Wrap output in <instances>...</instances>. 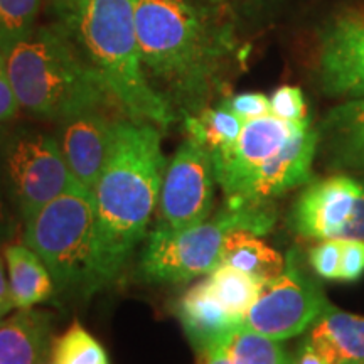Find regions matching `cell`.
I'll use <instances>...</instances> for the list:
<instances>
[{"label":"cell","mask_w":364,"mask_h":364,"mask_svg":"<svg viewBox=\"0 0 364 364\" xmlns=\"http://www.w3.org/2000/svg\"><path fill=\"white\" fill-rule=\"evenodd\" d=\"M166 171L167 161L157 127L118 118L110 152L95 189L103 289L124 272L136 245L147 236Z\"/></svg>","instance_id":"obj_2"},{"label":"cell","mask_w":364,"mask_h":364,"mask_svg":"<svg viewBox=\"0 0 364 364\" xmlns=\"http://www.w3.org/2000/svg\"><path fill=\"white\" fill-rule=\"evenodd\" d=\"M307 124H311V118L287 122L268 113L245 122L243 130L233 145L211 152L216 182L221 186L226 201L238 198L255 172L284 149Z\"/></svg>","instance_id":"obj_11"},{"label":"cell","mask_w":364,"mask_h":364,"mask_svg":"<svg viewBox=\"0 0 364 364\" xmlns=\"http://www.w3.org/2000/svg\"><path fill=\"white\" fill-rule=\"evenodd\" d=\"M24 225V245L51 273L54 292L88 299L103 289L93 194L75 184Z\"/></svg>","instance_id":"obj_5"},{"label":"cell","mask_w":364,"mask_h":364,"mask_svg":"<svg viewBox=\"0 0 364 364\" xmlns=\"http://www.w3.org/2000/svg\"><path fill=\"white\" fill-rule=\"evenodd\" d=\"M275 225V213L263 206L225 204L211 220L181 231L154 228L139 263V275L147 282H188L209 275L221 265L228 235L250 231L267 235Z\"/></svg>","instance_id":"obj_6"},{"label":"cell","mask_w":364,"mask_h":364,"mask_svg":"<svg viewBox=\"0 0 364 364\" xmlns=\"http://www.w3.org/2000/svg\"><path fill=\"white\" fill-rule=\"evenodd\" d=\"M206 2H213V4H216V2H221V0H206Z\"/></svg>","instance_id":"obj_35"},{"label":"cell","mask_w":364,"mask_h":364,"mask_svg":"<svg viewBox=\"0 0 364 364\" xmlns=\"http://www.w3.org/2000/svg\"><path fill=\"white\" fill-rule=\"evenodd\" d=\"M343 241L324 240L309 252V262L318 277L326 280H339Z\"/></svg>","instance_id":"obj_26"},{"label":"cell","mask_w":364,"mask_h":364,"mask_svg":"<svg viewBox=\"0 0 364 364\" xmlns=\"http://www.w3.org/2000/svg\"><path fill=\"white\" fill-rule=\"evenodd\" d=\"M364 275V241H343V257H341L339 280L356 282Z\"/></svg>","instance_id":"obj_29"},{"label":"cell","mask_w":364,"mask_h":364,"mask_svg":"<svg viewBox=\"0 0 364 364\" xmlns=\"http://www.w3.org/2000/svg\"><path fill=\"white\" fill-rule=\"evenodd\" d=\"M150 86L176 115H198L223 86L236 39L225 17L196 0H134Z\"/></svg>","instance_id":"obj_1"},{"label":"cell","mask_w":364,"mask_h":364,"mask_svg":"<svg viewBox=\"0 0 364 364\" xmlns=\"http://www.w3.org/2000/svg\"><path fill=\"white\" fill-rule=\"evenodd\" d=\"M318 136L329 166L341 171H364V97L351 98L327 113Z\"/></svg>","instance_id":"obj_15"},{"label":"cell","mask_w":364,"mask_h":364,"mask_svg":"<svg viewBox=\"0 0 364 364\" xmlns=\"http://www.w3.org/2000/svg\"><path fill=\"white\" fill-rule=\"evenodd\" d=\"M321 142L318 130L311 124L295 134L284 149L267 161L247 182L230 206H263L287 191L312 181V164Z\"/></svg>","instance_id":"obj_13"},{"label":"cell","mask_w":364,"mask_h":364,"mask_svg":"<svg viewBox=\"0 0 364 364\" xmlns=\"http://www.w3.org/2000/svg\"><path fill=\"white\" fill-rule=\"evenodd\" d=\"M221 107L235 113L243 122L268 115L270 112V98L263 93H241L223 100Z\"/></svg>","instance_id":"obj_28"},{"label":"cell","mask_w":364,"mask_h":364,"mask_svg":"<svg viewBox=\"0 0 364 364\" xmlns=\"http://www.w3.org/2000/svg\"><path fill=\"white\" fill-rule=\"evenodd\" d=\"M270 112L272 115L287 122H300L309 118L306 100L297 86H280L270 98Z\"/></svg>","instance_id":"obj_27"},{"label":"cell","mask_w":364,"mask_h":364,"mask_svg":"<svg viewBox=\"0 0 364 364\" xmlns=\"http://www.w3.org/2000/svg\"><path fill=\"white\" fill-rule=\"evenodd\" d=\"M11 309H14L11 287H9L6 275H4V265L2 260H0V317L6 316L7 312H11Z\"/></svg>","instance_id":"obj_33"},{"label":"cell","mask_w":364,"mask_h":364,"mask_svg":"<svg viewBox=\"0 0 364 364\" xmlns=\"http://www.w3.org/2000/svg\"><path fill=\"white\" fill-rule=\"evenodd\" d=\"M75 41L127 118L169 129L176 112L145 76L134 0H83Z\"/></svg>","instance_id":"obj_4"},{"label":"cell","mask_w":364,"mask_h":364,"mask_svg":"<svg viewBox=\"0 0 364 364\" xmlns=\"http://www.w3.org/2000/svg\"><path fill=\"white\" fill-rule=\"evenodd\" d=\"M177 317L191 344L194 346L196 353L203 351L233 327L243 324V322H236L225 311L220 300L209 289L208 279L191 287L179 299Z\"/></svg>","instance_id":"obj_18"},{"label":"cell","mask_w":364,"mask_h":364,"mask_svg":"<svg viewBox=\"0 0 364 364\" xmlns=\"http://www.w3.org/2000/svg\"><path fill=\"white\" fill-rule=\"evenodd\" d=\"M14 307L31 309L53 297L54 282L43 260L27 245L6 248Z\"/></svg>","instance_id":"obj_19"},{"label":"cell","mask_w":364,"mask_h":364,"mask_svg":"<svg viewBox=\"0 0 364 364\" xmlns=\"http://www.w3.org/2000/svg\"><path fill=\"white\" fill-rule=\"evenodd\" d=\"M317 81L327 97H364V12L336 17L317 54Z\"/></svg>","instance_id":"obj_12"},{"label":"cell","mask_w":364,"mask_h":364,"mask_svg":"<svg viewBox=\"0 0 364 364\" xmlns=\"http://www.w3.org/2000/svg\"><path fill=\"white\" fill-rule=\"evenodd\" d=\"M289 223L307 240L364 241V179L334 174L311 181L295 201Z\"/></svg>","instance_id":"obj_8"},{"label":"cell","mask_w":364,"mask_h":364,"mask_svg":"<svg viewBox=\"0 0 364 364\" xmlns=\"http://www.w3.org/2000/svg\"><path fill=\"white\" fill-rule=\"evenodd\" d=\"M12 235V223L6 211V204H4L2 194H0V241L11 238Z\"/></svg>","instance_id":"obj_34"},{"label":"cell","mask_w":364,"mask_h":364,"mask_svg":"<svg viewBox=\"0 0 364 364\" xmlns=\"http://www.w3.org/2000/svg\"><path fill=\"white\" fill-rule=\"evenodd\" d=\"M41 0H0V49L4 53L34 31Z\"/></svg>","instance_id":"obj_25"},{"label":"cell","mask_w":364,"mask_h":364,"mask_svg":"<svg viewBox=\"0 0 364 364\" xmlns=\"http://www.w3.org/2000/svg\"><path fill=\"white\" fill-rule=\"evenodd\" d=\"M231 364H290V356L280 341L258 334L238 324L218 339Z\"/></svg>","instance_id":"obj_22"},{"label":"cell","mask_w":364,"mask_h":364,"mask_svg":"<svg viewBox=\"0 0 364 364\" xmlns=\"http://www.w3.org/2000/svg\"><path fill=\"white\" fill-rule=\"evenodd\" d=\"M215 184L211 152L196 140L188 139L167 164L156 228L181 231L206 221L215 201Z\"/></svg>","instance_id":"obj_10"},{"label":"cell","mask_w":364,"mask_h":364,"mask_svg":"<svg viewBox=\"0 0 364 364\" xmlns=\"http://www.w3.org/2000/svg\"><path fill=\"white\" fill-rule=\"evenodd\" d=\"M51 314L19 309L0 322V364H48Z\"/></svg>","instance_id":"obj_17"},{"label":"cell","mask_w":364,"mask_h":364,"mask_svg":"<svg viewBox=\"0 0 364 364\" xmlns=\"http://www.w3.org/2000/svg\"><path fill=\"white\" fill-rule=\"evenodd\" d=\"M307 341L327 364L364 363V316L327 304L311 326Z\"/></svg>","instance_id":"obj_16"},{"label":"cell","mask_w":364,"mask_h":364,"mask_svg":"<svg viewBox=\"0 0 364 364\" xmlns=\"http://www.w3.org/2000/svg\"><path fill=\"white\" fill-rule=\"evenodd\" d=\"M263 282L265 280L230 265H220L208 277L213 295L236 322L245 321L255 300L258 299Z\"/></svg>","instance_id":"obj_21"},{"label":"cell","mask_w":364,"mask_h":364,"mask_svg":"<svg viewBox=\"0 0 364 364\" xmlns=\"http://www.w3.org/2000/svg\"><path fill=\"white\" fill-rule=\"evenodd\" d=\"M361 364H364V363H361Z\"/></svg>","instance_id":"obj_36"},{"label":"cell","mask_w":364,"mask_h":364,"mask_svg":"<svg viewBox=\"0 0 364 364\" xmlns=\"http://www.w3.org/2000/svg\"><path fill=\"white\" fill-rule=\"evenodd\" d=\"M83 0H51V11L58 21V27L75 39V29Z\"/></svg>","instance_id":"obj_31"},{"label":"cell","mask_w":364,"mask_h":364,"mask_svg":"<svg viewBox=\"0 0 364 364\" xmlns=\"http://www.w3.org/2000/svg\"><path fill=\"white\" fill-rule=\"evenodd\" d=\"M327 304L322 290L299 267L297 253L289 252L284 272L263 282L243 324L267 338L285 341L307 331Z\"/></svg>","instance_id":"obj_9"},{"label":"cell","mask_w":364,"mask_h":364,"mask_svg":"<svg viewBox=\"0 0 364 364\" xmlns=\"http://www.w3.org/2000/svg\"><path fill=\"white\" fill-rule=\"evenodd\" d=\"M117 120L107 110L80 113L58 124V144L73 179L95 196V189L110 152Z\"/></svg>","instance_id":"obj_14"},{"label":"cell","mask_w":364,"mask_h":364,"mask_svg":"<svg viewBox=\"0 0 364 364\" xmlns=\"http://www.w3.org/2000/svg\"><path fill=\"white\" fill-rule=\"evenodd\" d=\"M245 122L225 107L204 108L198 115L184 117V129L189 139L206 147L209 152L233 145L243 130Z\"/></svg>","instance_id":"obj_23"},{"label":"cell","mask_w":364,"mask_h":364,"mask_svg":"<svg viewBox=\"0 0 364 364\" xmlns=\"http://www.w3.org/2000/svg\"><path fill=\"white\" fill-rule=\"evenodd\" d=\"M53 364H108L107 353L78 321L51 346Z\"/></svg>","instance_id":"obj_24"},{"label":"cell","mask_w":364,"mask_h":364,"mask_svg":"<svg viewBox=\"0 0 364 364\" xmlns=\"http://www.w3.org/2000/svg\"><path fill=\"white\" fill-rule=\"evenodd\" d=\"M4 54L14 95L27 115L59 124L118 105L76 41L58 26L34 29Z\"/></svg>","instance_id":"obj_3"},{"label":"cell","mask_w":364,"mask_h":364,"mask_svg":"<svg viewBox=\"0 0 364 364\" xmlns=\"http://www.w3.org/2000/svg\"><path fill=\"white\" fill-rule=\"evenodd\" d=\"M17 112H19V103H17L7 75L6 54L0 49V124L12 120L17 115Z\"/></svg>","instance_id":"obj_30"},{"label":"cell","mask_w":364,"mask_h":364,"mask_svg":"<svg viewBox=\"0 0 364 364\" xmlns=\"http://www.w3.org/2000/svg\"><path fill=\"white\" fill-rule=\"evenodd\" d=\"M250 231L228 235L221 255V265H230L262 280L279 277L285 268V258Z\"/></svg>","instance_id":"obj_20"},{"label":"cell","mask_w":364,"mask_h":364,"mask_svg":"<svg viewBox=\"0 0 364 364\" xmlns=\"http://www.w3.org/2000/svg\"><path fill=\"white\" fill-rule=\"evenodd\" d=\"M0 169L7 196L27 221L58 196L78 184L58 139L39 130H17L0 144Z\"/></svg>","instance_id":"obj_7"},{"label":"cell","mask_w":364,"mask_h":364,"mask_svg":"<svg viewBox=\"0 0 364 364\" xmlns=\"http://www.w3.org/2000/svg\"><path fill=\"white\" fill-rule=\"evenodd\" d=\"M290 364H327V361L306 339L302 344H300L299 351L295 353V356L290 359Z\"/></svg>","instance_id":"obj_32"}]
</instances>
